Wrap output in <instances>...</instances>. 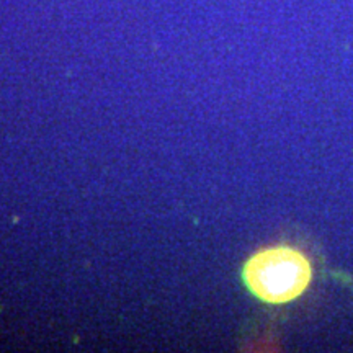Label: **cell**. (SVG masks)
<instances>
[{
  "instance_id": "6da1fadb",
  "label": "cell",
  "mask_w": 353,
  "mask_h": 353,
  "mask_svg": "<svg viewBox=\"0 0 353 353\" xmlns=\"http://www.w3.org/2000/svg\"><path fill=\"white\" fill-rule=\"evenodd\" d=\"M312 280L309 258L291 246L260 249L242 266V281L257 300L285 304L300 297Z\"/></svg>"
}]
</instances>
